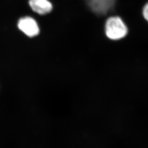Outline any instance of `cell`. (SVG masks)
Returning <instances> with one entry per match:
<instances>
[{"instance_id": "cell-1", "label": "cell", "mask_w": 148, "mask_h": 148, "mask_svg": "<svg viewBox=\"0 0 148 148\" xmlns=\"http://www.w3.org/2000/svg\"><path fill=\"white\" fill-rule=\"evenodd\" d=\"M106 33L112 40H119L126 36L127 28L123 20L118 16L109 17L106 24Z\"/></svg>"}, {"instance_id": "cell-2", "label": "cell", "mask_w": 148, "mask_h": 148, "mask_svg": "<svg viewBox=\"0 0 148 148\" xmlns=\"http://www.w3.org/2000/svg\"><path fill=\"white\" fill-rule=\"evenodd\" d=\"M88 5L94 13L103 16L110 11L115 5L116 0H87Z\"/></svg>"}, {"instance_id": "cell-3", "label": "cell", "mask_w": 148, "mask_h": 148, "mask_svg": "<svg viewBox=\"0 0 148 148\" xmlns=\"http://www.w3.org/2000/svg\"><path fill=\"white\" fill-rule=\"evenodd\" d=\"M18 27L27 36L34 37L39 34V28L36 21L30 17H25L18 22Z\"/></svg>"}, {"instance_id": "cell-4", "label": "cell", "mask_w": 148, "mask_h": 148, "mask_svg": "<svg viewBox=\"0 0 148 148\" xmlns=\"http://www.w3.org/2000/svg\"><path fill=\"white\" fill-rule=\"evenodd\" d=\"M29 4L33 11L39 14H49L53 8L48 0H29Z\"/></svg>"}, {"instance_id": "cell-5", "label": "cell", "mask_w": 148, "mask_h": 148, "mask_svg": "<svg viewBox=\"0 0 148 148\" xmlns=\"http://www.w3.org/2000/svg\"><path fill=\"white\" fill-rule=\"evenodd\" d=\"M143 15L145 19L148 22V3L145 4L143 9Z\"/></svg>"}]
</instances>
